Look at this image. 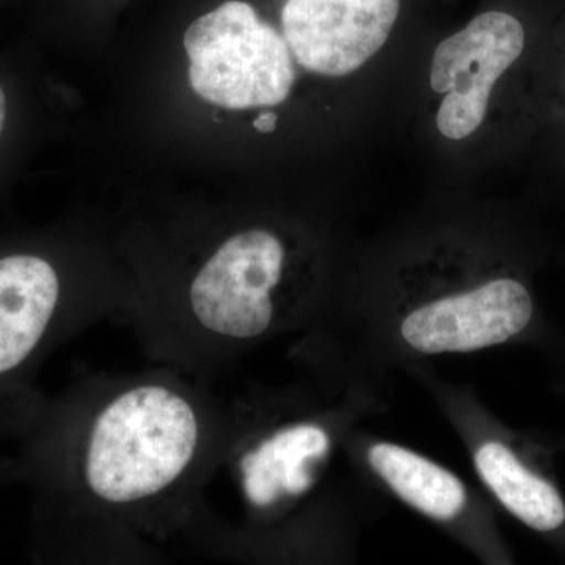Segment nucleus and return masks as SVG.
<instances>
[{
  "instance_id": "f257e3e1",
  "label": "nucleus",
  "mask_w": 565,
  "mask_h": 565,
  "mask_svg": "<svg viewBox=\"0 0 565 565\" xmlns=\"http://www.w3.org/2000/svg\"><path fill=\"white\" fill-rule=\"evenodd\" d=\"M57 481L85 561L139 563L191 539L228 437V403L162 366L87 373L57 419Z\"/></svg>"
},
{
  "instance_id": "f03ea898",
  "label": "nucleus",
  "mask_w": 565,
  "mask_h": 565,
  "mask_svg": "<svg viewBox=\"0 0 565 565\" xmlns=\"http://www.w3.org/2000/svg\"><path fill=\"white\" fill-rule=\"evenodd\" d=\"M382 407L377 390L313 375L280 388L248 386L228 403L218 467L236 486L239 515L203 516L191 544L262 563L351 559L359 504L334 478V462L359 419Z\"/></svg>"
},
{
  "instance_id": "7ed1b4c3",
  "label": "nucleus",
  "mask_w": 565,
  "mask_h": 565,
  "mask_svg": "<svg viewBox=\"0 0 565 565\" xmlns=\"http://www.w3.org/2000/svg\"><path fill=\"white\" fill-rule=\"evenodd\" d=\"M184 47L193 92L223 109L277 106L296 81L285 36L241 0L222 3L193 22Z\"/></svg>"
},
{
  "instance_id": "20e7f679",
  "label": "nucleus",
  "mask_w": 565,
  "mask_h": 565,
  "mask_svg": "<svg viewBox=\"0 0 565 565\" xmlns=\"http://www.w3.org/2000/svg\"><path fill=\"white\" fill-rule=\"evenodd\" d=\"M128 294L68 296L57 267L39 255L0 258V379L20 371L51 334L74 333L104 319L122 321Z\"/></svg>"
},
{
  "instance_id": "39448f33",
  "label": "nucleus",
  "mask_w": 565,
  "mask_h": 565,
  "mask_svg": "<svg viewBox=\"0 0 565 565\" xmlns=\"http://www.w3.org/2000/svg\"><path fill=\"white\" fill-rule=\"evenodd\" d=\"M345 448L359 476L440 526L479 559H494L489 511L455 471L408 446L356 427Z\"/></svg>"
},
{
  "instance_id": "423d86ee",
  "label": "nucleus",
  "mask_w": 565,
  "mask_h": 565,
  "mask_svg": "<svg viewBox=\"0 0 565 565\" xmlns=\"http://www.w3.org/2000/svg\"><path fill=\"white\" fill-rule=\"evenodd\" d=\"M527 50L525 24L515 14L487 11L435 50L430 87L446 93L437 114L438 131L462 140L486 120L498 81L515 68Z\"/></svg>"
},
{
  "instance_id": "0eeeda50",
  "label": "nucleus",
  "mask_w": 565,
  "mask_h": 565,
  "mask_svg": "<svg viewBox=\"0 0 565 565\" xmlns=\"http://www.w3.org/2000/svg\"><path fill=\"white\" fill-rule=\"evenodd\" d=\"M399 7V0H288L282 32L305 70L348 76L382 50Z\"/></svg>"
},
{
  "instance_id": "6e6552de",
  "label": "nucleus",
  "mask_w": 565,
  "mask_h": 565,
  "mask_svg": "<svg viewBox=\"0 0 565 565\" xmlns=\"http://www.w3.org/2000/svg\"><path fill=\"white\" fill-rule=\"evenodd\" d=\"M277 115H275L274 111H264V114L259 115V117L253 121V128L258 132L269 134L273 132L275 126H277Z\"/></svg>"
},
{
  "instance_id": "1a4fd4ad",
  "label": "nucleus",
  "mask_w": 565,
  "mask_h": 565,
  "mask_svg": "<svg viewBox=\"0 0 565 565\" xmlns=\"http://www.w3.org/2000/svg\"><path fill=\"white\" fill-rule=\"evenodd\" d=\"M7 118V98L3 88L0 87V136H2L3 126H6Z\"/></svg>"
},
{
  "instance_id": "9d476101",
  "label": "nucleus",
  "mask_w": 565,
  "mask_h": 565,
  "mask_svg": "<svg viewBox=\"0 0 565 565\" xmlns=\"http://www.w3.org/2000/svg\"><path fill=\"white\" fill-rule=\"evenodd\" d=\"M563 68H564V84H565V51H564V63H563Z\"/></svg>"
}]
</instances>
